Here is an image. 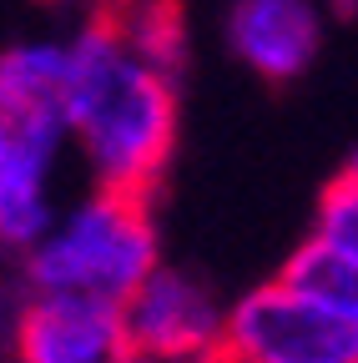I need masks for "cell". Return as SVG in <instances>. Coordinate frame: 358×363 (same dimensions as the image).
<instances>
[{
    "instance_id": "cell-1",
    "label": "cell",
    "mask_w": 358,
    "mask_h": 363,
    "mask_svg": "<svg viewBox=\"0 0 358 363\" xmlns=\"http://www.w3.org/2000/svg\"><path fill=\"white\" fill-rule=\"evenodd\" d=\"M66 71L61 116L81 131L86 152L101 167V187L157 197L177 142V76L137 56L106 30L86 26Z\"/></svg>"
},
{
    "instance_id": "cell-2",
    "label": "cell",
    "mask_w": 358,
    "mask_h": 363,
    "mask_svg": "<svg viewBox=\"0 0 358 363\" xmlns=\"http://www.w3.org/2000/svg\"><path fill=\"white\" fill-rule=\"evenodd\" d=\"M152 202L157 197L101 187L51 247H40L35 283L46 293H86L101 303H121L157 262Z\"/></svg>"
},
{
    "instance_id": "cell-3",
    "label": "cell",
    "mask_w": 358,
    "mask_h": 363,
    "mask_svg": "<svg viewBox=\"0 0 358 363\" xmlns=\"http://www.w3.org/2000/svg\"><path fill=\"white\" fill-rule=\"evenodd\" d=\"M217 343L237 363H358V323L283 283L237 303L233 323L217 328Z\"/></svg>"
},
{
    "instance_id": "cell-4",
    "label": "cell",
    "mask_w": 358,
    "mask_h": 363,
    "mask_svg": "<svg viewBox=\"0 0 358 363\" xmlns=\"http://www.w3.org/2000/svg\"><path fill=\"white\" fill-rule=\"evenodd\" d=\"M121 318V338L131 363H177V358H197L217 338V313L212 298L187 283L182 272H147V278L116 303Z\"/></svg>"
},
{
    "instance_id": "cell-5",
    "label": "cell",
    "mask_w": 358,
    "mask_h": 363,
    "mask_svg": "<svg viewBox=\"0 0 358 363\" xmlns=\"http://www.w3.org/2000/svg\"><path fill=\"white\" fill-rule=\"evenodd\" d=\"M21 363H131L116 303L46 293L21 318Z\"/></svg>"
},
{
    "instance_id": "cell-6",
    "label": "cell",
    "mask_w": 358,
    "mask_h": 363,
    "mask_svg": "<svg viewBox=\"0 0 358 363\" xmlns=\"http://www.w3.org/2000/svg\"><path fill=\"white\" fill-rule=\"evenodd\" d=\"M233 40L267 81H288L308 66L318 26H313L308 0H237Z\"/></svg>"
},
{
    "instance_id": "cell-7",
    "label": "cell",
    "mask_w": 358,
    "mask_h": 363,
    "mask_svg": "<svg viewBox=\"0 0 358 363\" xmlns=\"http://www.w3.org/2000/svg\"><path fill=\"white\" fill-rule=\"evenodd\" d=\"M66 71L71 56L51 45L0 56V111L6 116H56L61 121V96H66Z\"/></svg>"
},
{
    "instance_id": "cell-8",
    "label": "cell",
    "mask_w": 358,
    "mask_h": 363,
    "mask_svg": "<svg viewBox=\"0 0 358 363\" xmlns=\"http://www.w3.org/2000/svg\"><path fill=\"white\" fill-rule=\"evenodd\" d=\"M278 283L303 293V298H313L318 308H328L338 318H348V323H358V257L328 247L323 238H313L308 247H298Z\"/></svg>"
},
{
    "instance_id": "cell-9",
    "label": "cell",
    "mask_w": 358,
    "mask_h": 363,
    "mask_svg": "<svg viewBox=\"0 0 358 363\" xmlns=\"http://www.w3.org/2000/svg\"><path fill=\"white\" fill-rule=\"evenodd\" d=\"M318 238L348 257H358V157L323 187L318 202Z\"/></svg>"
},
{
    "instance_id": "cell-10",
    "label": "cell",
    "mask_w": 358,
    "mask_h": 363,
    "mask_svg": "<svg viewBox=\"0 0 358 363\" xmlns=\"http://www.w3.org/2000/svg\"><path fill=\"white\" fill-rule=\"evenodd\" d=\"M11 152H16V126L0 111V187H6V177H11Z\"/></svg>"
}]
</instances>
